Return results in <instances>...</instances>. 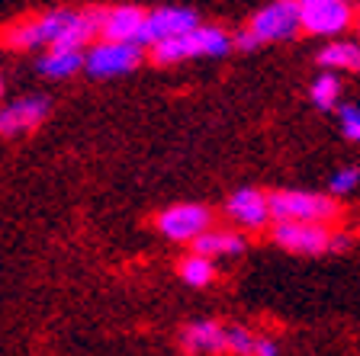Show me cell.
Returning <instances> with one entry per match:
<instances>
[{
  "label": "cell",
  "instance_id": "6da1fadb",
  "mask_svg": "<svg viewBox=\"0 0 360 356\" xmlns=\"http://www.w3.org/2000/svg\"><path fill=\"white\" fill-rule=\"evenodd\" d=\"M300 32V4L292 0H277V4H267L264 10H257L248 22V29L235 36L238 48H255L264 42H283Z\"/></svg>",
  "mask_w": 360,
  "mask_h": 356
},
{
  "label": "cell",
  "instance_id": "7a4b0ae2",
  "mask_svg": "<svg viewBox=\"0 0 360 356\" xmlns=\"http://www.w3.org/2000/svg\"><path fill=\"white\" fill-rule=\"evenodd\" d=\"M232 48V39L229 32L219 29V26H196V29L184 32V36L171 39L165 45H155L151 48V61L158 65H177V61L187 58H216V55H225Z\"/></svg>",
  "mask_w": 360,
  "mask_h": 356
},
{
  "label": "cell",
  "instance_id": "3957f363",
  "mask_svg": "<svg viewBox=\"0 0 360 356\" xmlns=\"http://www.w3.org/2000/svg\"><path fill=\"white\" fill-rule=\"evenodd\" d=\"M270 218L292 225H325L338 218V202L322 193H302V190H277L267 196Z\"/></svg>",
  "mask_w": 360,
  "mask_h": 356
},
{
  "label": "cell",
  "instance_id": "277c9868",
  "mask_svg": "<svg viewBox=\"0 0 360 356\" xmlns=\"http://www.w3.org/2000/svg\"><path fill=\"white\" fill-rule=\"evenodd\" d=\"M68 16H71V10H45L36 16H22L0 32V42L7 48H39V45L52 48L61 29L68 26Z\"/></svg>",
  "mask_w": 360,
  "mask_h": 356
},
{
  "label": "cell",
  "instance_id": "5b68a950",
  "mask_svg": "<svg viewBox=\"0 0 360 356\" xmlns=\"http://www.w3.org/2000/svg\"><path fill=\"white\" fill-rule=\"evenodd\" d=\"M274 241L290 253H328V251H345L351 241L347 235L328 231L325 225H292V222H277L274 225Z\"/></svg>",
  "mask_w": 360,
  "mask_h": 356
},
{
  "label": "cell",
  "instance_id": "8992f818",
  "mask_svg": "<svg viewBox=\"0 0 360 356\" xmlns=\"http://www.w3.org/2000/svg\"><path fill=\"white\" fill-rule=\"evenodd\" d=\"M200 26V13L190 7H155L145 13V26L142 36H139V48H155V45H165L171 39L184 36V32L196 29Z\"/></svg>",
  "mask_w": 360,
  "mask_h": 356
},
{
  "label": "cell",
  "instance_id": "52a82bcc",
  "mask_svg": "<svg viewBox=\"0 0 360 356\" xmlns=\"http://www.w3.org/2000/svg\"><path fill=\"white\" fill-rule=\"evenodd\" d=\"M354 22V7L345 0H302L300 29L312 36H338Z\"/></svg>",
  "mask_w": 360,
  "mask_h": 356
},
{
  "label": "cell",
  "instance_id": "ba28073f",
  "mask_svg": "<svg viewBox=\"0 0 360 356\" xmlns=\"http://www.w3.org/2000/svg\"><path fill=\"white\" fill-rule=\"evenodd\" d=\"M212 228V212L196 202H180L158 216V231L171 241H196Z\"/></svg>",
  "mask_w": 360,
  "mask_h": 356
},
{
  "label": "cell",
  "instance_id": "9c48e42d",
  "mask_svg": "<svg viewBox=\"0 0 360 356\" xmlns=\"http://www.w3.org/2000/svg\"><path fill=\"white\" fill-rule=\"evenodd\" d=\"M142 61V48L139 45H122V42H100L94 45L84 58V67H87L94 77H120L135 71Z\"/></svg>",
  "mask_w": 360,
  "mask_h": 356
},
{
  "label": "cell",
  "instance_id": "30bf717a",
  "mask_svg": "<svg viewBox=\"0 0 360 356\" xmlns=\"http://www.w3.org/2000/svg\"><path fill=\"white\" fill-rule=\"evenodd\" d=\"M225 216L232 218L238 228L245 231H261L270 222V202L261 190H235L229 199H225Z\"/></svg>",
  "mask_w": 360,
  "mask_h": 356
},
{
  "label": "cell",
  "instance_id": "8fae6325",
  "mask_svg": "<svg viewBox=\"0 0 360 356\" xmlns=\"http://www.w3.org/2000/svg\"><path fill=\"white\" fill-rule=\"evenodd\" d=\"M145 13H148V10L132 7V4L106 7L103 10V26H100V36H103V42L139 45V36H142V26H145Z\"/></svg>",
  "mask_w": 360,
  "mask_h": 356
},
{
  "label": "cell",
  "instance_id": "7c38bea8",
  "mask_svg": "<svg viewBox=\"0 0 360 356\" xmlns=\"http://www.w3.org/2000/svg\"><path fill=\"white\" fill-rule=\"evenodd\" d=\"M49 100L45 97H26L13 100L10 106L0 110V135H26L32 128H39L49 116Z\"/></svg>",
  "mask_w": 360,
  "mask_h": 356
},
{
  "label": "cell",
  "instance_id": "4fadbf2b",
  "mask_svg": "<svg viewBox=\"0 0 360 356\" xmlns=\"http://www.w3.org/2000/svg\"><path fill=\"white\" fill-rule=\"evenodd\" d=\"M180 343L187 353H225V343H229V334H225V324H216V321H196V324L184 327L180 334Z\"/></svg>",
  "mask_w": 360,
  "mask_h": 356
},
{
  "label": "cell",
  "instance_id": "5bb4252c",
  "mask_svg": "<svg viewBox=\"0 0 360 356\" xmlns=\"http://www.w3.org/2000/svg\"><path fill=\"white\" fill-rule=\"evenodd\" d=\"M241 251H245V237L229 228H210L206 235H200L193 241V253H200L206 260L232 257V253H241Z\"/></svg>",
  "mask_w": 360,
  "mask_h": 356
},
{
  "label": "cell",
  "instance_id": "9a60e30c",
  "mask_svg": "<svg viewBox=\"0 0 360 356\" xmlns=\"http://www.w3.org/2000/svg\"><path fill=\"white\" fill-rule=\"evenodd\" d=\"M225 334H229L225 353H232V356H277V343L264 334L248 331V327L232 324V327H225Z\"/></svg>",
  "mask_w": 360,
  "mask_h": 356
},
{
  "label": "cell",
  "instance_id": "2e32d148",
  "mask_svg": "<svg viewBox=\"0 0 360 356\" xmlns=\"http://www.w3.org/2000/svg\"><path fill=\"white\" fill-rule=\"evenodd\" d=\"M319 65L328 71H360V45L357 42H331L319 52Z\"/></svg>",
  "mask_w": 360,
  "mask_h": 356
},
{
  "label": "cell",
  "instance_id": "e0dca14e",
  "mask_svg": "<svg viewBox=\"0 0 360 356\" xmlns=\"http://www.w3.org/2000/svg\"><path fill=\"white\" fill-rule=\"evenodd\" d=\"M84 67V55L81 52H58V48H49V52L39 58V71L49 77H71Z\"/></svg>",
  "mask_w": 360,
  "mask_h": 356
},
{
  "label": "cell",
  "instance_id": "ac0fdd59",
  "mask_svg": "<svg viewBox=\"0 0 360 356\" xmlns=\"http://www.w3.org/2000/svg\"><path fill=\"white\" fill-rule=\"evenodd\" d=\"M177 273L187 286H210V282L216 279V263L206 260V257H200V253H190V257L180 260Z\"/></svg>",
  "mask_w": 360,
  "mask_h": 356
},
{
  "label": "cell",
  "instance_id": "d6986e66",
  "mask_svg": "<svg viewBox=\"0 0 360 356\" xmlns=\"http://www.w3.org/2000/svg\"><path fill=\"white\" fill-rule=\"evenodd\" d=\"M338 97H341V81L335 74H319L309 87V100H312L319 110H335Z\"/></svg>",
  "mask_w": 360,
  "mask_h": 356
},
{
  "label": "cell",
  "instance_id": "ffe728a7",
  "mask_svg": "<svg viewBox=\"0 0 360 356\" xmlns=\"http://www.w3.org/2000/svg\"><path fill=\"white\" fill-rule=\"evenodd\" d=\"M357 183H360V167H345V171H338L335 177H331L328 186L335 196H347L357 190Z\"/></svg>",
  "mask_w": 360,
  "mask_h": 356
},
{
  "label": "cell",
  "instance_id": "44dd1931",
  "mask_svg": "<svg viewBox=\"0 0 360 356\" xmlns=\"http://www.w3.org/2000/svg\"><path fill=\"white\" fill-rule=\"evenodd\" d=\"M341 128L351 141H360V106H345L341 110Z\"/></svg>",
  "mask_w": 360,
  "mask_h": 356
},
{
  "label": "cell",
  "instance_id": "7402d4cb",
  "mask_svg": "<svg viewBox=\"0 0 360 356\" xmlns=\"http://www.w3.org/2000/svg\"><path fill=\"white\" fill-rule=\"evenodd\" d=\"M0 97H4V81H0Z\"/></svg>",
  "mask_w": 360,
  "mask_h": 356
},
{
  "label": "cell",
  "instance_id": "603a6c76",
  "mask_svg": "<svg viewBox=\"0 0 360 356\" xmlns=\"http://www.w3.org/2000/svg\"><path fill=\"white\" fill-rule=\"evenodd\" d=\"M357 32H360V16H357Z\"/></svg>",
  "mask_w": 360,
  "mask_h": 356
}]
</instances>
